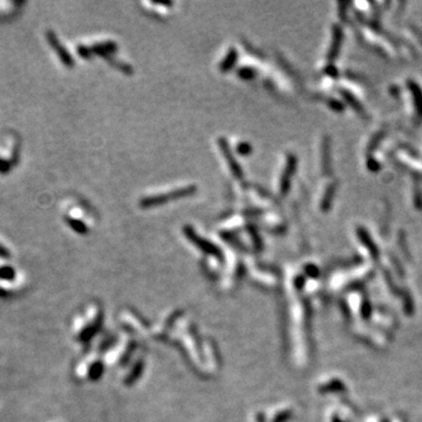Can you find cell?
Wrapping results in <instances>:
<instances>
[{"label":"cell","mask_w":422,"mask_h":422,"mask_svg":"<svg viewBox=\"0 0 422 422\" xmlns=\"http://www.w3.org/2000/svg\"><path fill=\"white\" fill-rule=\"evenodd\" d=\"M195 190L196 188L193 187V185H190V187H184V188H181V189L173 190V192H169V193H158V195L143 198L141 202H140V205H142V208H154L158 204H164L167 203V202L187 197V196L192 195V193H195Z\"/></svg>","instance_id":"6da1fadb"},{"label":"cell","mask_w":422,"mask_h":422,"mask_svg":"<svg viewBox=\"0 0 422 422\" xmlns=\"http://www.w3.org/2000/svg\"><path fill=\"white\" fill-rule=\"evenodd\" d=\"M219 147H221L222 153H223V155L225 156V158H227L228 164H229V168L231 170V173L233 174V175L236 176V177L241 178L242 176H243V173H242L241 170V165H239L237 162H236V159L233 158L232 152H231L229 144H228L227 140L221 139L219 140Z\"/></svg>","instance_id":"7a4b0ae2"},{"label":"cell","mask_w":422,"mask_h":422,"mask_svg":"<svg viewBox=\"0 0 422 422\" xmlns=\"http://www.w3.org/2000/svg\"><path fill=\"white\" fill-rule=\"evenodd\" d=\"M51 42H52V45L54 46V50L58 51L60 59H61L62 61H64V64L67 65L68 67L72 66V65H73V60H72V58H70V53H68L67 51H65L64 48H62L61 45L59 44L58 39H55V38H54V36H51Z\"/></svg>","instance_id":"3957f363"},{"label":"cell","mask_w":422,"mask_h":422,"mask_svg":"<svg viewBox=\"0 0 422 422\" xmlns=\"http://www.w3.org/2000/svg\"><path fill=\"white\" fill-rule=\"evenodd\" d=\"M237 61V51L236 50H230L229 53L227 54L225 59L222 61L221 64V70L222 72H228L231 68L233 67V65Z\"/></svg>","instance_id":"277c9868"},{"label":"cell","mask_w":422,"mask_h":422,"mask_svg":"<svg viewBox=\"0 0 422 422\" xmlns=\"http://www.w3.org/2000/svg\"><path fill=\"white\" fill-rule=\"evenodd\" d=\"M16 277V271L11 266L0 267V279L2 281H13Z\"/></svg>","instance_id":"5b68a950"},{"label":"cell","mask_w":422,"mask_h":422,"mask_svg":"<svg viewBox=\"0 0 422 422\" xmlns=\"http://www.w3.org/2000/svg\"><path fill=\"white\" fill-rule=\"evenodd\" d=\"M94 50L102 55V54H107L108 52H113V51H115V44H112V42H102V44L95 46Z\"/></svg>","instance_id":"8992f818"},{"label":"cell","mask_w":422,"mask_h":422,"mask_svg":"<svg viewBox=\"0 0 422 422\" xmlns=\"http://www.w3.org/2000/svg\"><path fill=\"white\" fill-rule=\"evenodd\" d=\"M237 152L239 154H241V155H247V154H249L251 152V148H250L249 144L245 143V142H243V143H239L238 144Z\"/></svg>","instance_id":"52a82bcc"},{"label":"cell","mask_w":422,"mask_h":422,"mask_svg":"<svg viewBox=\"0 0 422 422\" xmlns=\"http://www.w3.org/2000/svg\"><path fill=\"white\" fill-rule=\"evenodd\" d=\"M239 76H241L242 79H250L252 78V70H250L249 68H243V70H241L238 72Z\"/></svg>","instance_id":"ba28073f"}]
</instances>
